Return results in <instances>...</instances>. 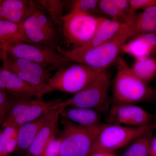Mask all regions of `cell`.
I'll list each match as a JSON object with an SVG mask.
<instances>
[{"mask_svg":"<svg viewBox=\"0 0 156 156\" xmlns=\"http://www.w3.org/2000/svg\"><path fill=\"white\" fill-rule=\"evenodd\" d=\"M133 20L125 24L114 37L97 47L80 52H75L71 49L66 50L61 47H57L56 50L70 62L106 70L116 64L120 57L122 47L132 37Z\"/></svg>","mask_w":156,"mask_h":156,"instance_id":"1","label":"cell"},{"mask_svg":"<svg viewBox=\"0 0 156 156\" xmlns=\"http://www.w3.org/2000/svg\"><path fill=\"white\" fill-rule=\"evenodd\" d=\"M117 71L113 84V104H132L152 99L153 90L131 71L124 59L117 61Z\"/></svg>","mask_w":156,"mask_h":156,"instance_id":"2","label":"cell"},{"mask_svg":"<svg viewBox=\"0 0 156 156\" xmlns=\"http://www.w3.org/2000/svg\"><path fill=\"white\" fill-rule=\"evenodd\" d=\"M63 129L59 156H89L103 123L98 126H80L62 118Z\"/></svg>","mask_w":156,"mask_h":156,"instance_id":"3","label":"cell"},{"mask_svg":"<svg viewBox=\"0 0 156 156\" xmlns=\"http://www.w3.org/2000/svg\"><path fill=\"white\" fill-rule=\"evenodd\" d=\"M105 70L77 63L57 71L51 77L49 85L54 90L76 94L95 81Z\"/></svg>","mask_w":156,"mask_h":156,"instance_id":"4","label":"cell"},{"mask_svg":"<svg viewBox=\"0 0 156 156\" xmlns=\"http://www.w3.org/2000/svg\"><path fill=\"white\" fill-rule=\"evenodd\" d=\"M110 75L105 70L99 76L71 98L62 102L65 108H82L92 109L99 112L108 111V92Z\"/></svg>","mask_w":156,"mask_h":156,"instance_id":"5","label":"cell"},{"mask_svg":"<svg viewBox=\"0 0 156 156\" xmlns=\"http://www.w3.org/2000/svg\"><path fill=\"white\" fill-rule=\"evenodd\" d=\"M104 17L70 11L62 18L61 28L65 41L76 49L87 44L94 36Z\"/></svg>","mask_w":156,"mask_h":156,"instance_id":"6","label":"cell"},{"mask_svg":"<svg viewBox=\"0 0 156 156\" xmlns=\"http://www.w3.org/2000/svg\"><path fill=\"white\" fill-rule=\"evenodd\" d=\"M155 128V124L151 123L140 127L104 124L95 138L89 154L97 150L115 151Z\"/></svg>","mask_w":156,"mask_h":156,"instance_id":"7","label":"cell"},{"mask_svg":"<svg viewBox=\"0 0 156 156\" xmlns=\"http://www.w3.org/2000/svg\"><path fill=\"white\" fill-rule=\"evenodd\" d=\"M3 48L14 57L34 62L49 69L50 67L51 70L58 71L71 62L62 56L56 48L51 46L19 43L3 45Z\"/></svg>","mask_w":156,"mask_h":156,"instance_id":"8","label":"cell"},{"mask_svg":"<svg viewBox=\"0 0 156 156\" xmlns=\"http://www.w3.org/2000/svg\"><path fill=\"white\" fill-rule=\"evenodd\" d=\"M154 115L132 104H113L109 109L107 121L109 124L140 127L151 124Z\"/></svg>","mask_w":156,"mask_h":156,"instance_id":"9","label":"cell"},{"mask_svg":"<svg viewBox=\"0 0 156 156\" xmlns=\"http://www.w3.org/2000/svg\"><path fill=\"white\" fill-rule=\"evenodd\" d=\"M63 108L62 104L61 106L53 111L27 151L26 156H40L48 144L56 138L59 130L60 112Z\"/></svg>","mask_w":156,"mask_h":156,"instance_id":"10","label":"cell"},{"mask_svg":"<svg viewBox=\"0 0 156 156\" xmlns=\"http://www.w3.org/2000/svg\"><path fill=\"white\" fill-rule=\"evenodd\" d=\"M0 89L9 96L20 98L43 96L33 87L14 73L2 67L0 69Z\"/></svg>","mask_w":156,"mask_h":156,"instance_id":"11","label":"cell"},{"mask_svg":"<svg viewBox=\"0 0 156 156\" xmlns=\"http://www.w3.org/2000/svg\"><path fill=\"white\" fill-rule=\"evenodd\" d=\"M130 39L122 47V52L135 60L156 58V32L138 35Z\"/></svg>","mask_w":156,"mask_h":156,"instance_id":"12","label":"cell"},{"mask_svg":"<svg viewBox=\"0 0 156 156\" xmlns=\"http://www.w3.org/2000/svg\"><path fill=\"white\" fill-rule=\"evenodd\" d=\"M36 5V2L32 1L0 0V20L23 24Z\"/></svg>","mask_w":156,"mask_h":156,"instance_id":"13","label":"cell"},{"mask_svg":"<svg viewBox=\"0 0 156 156\" xmlns=\"http://www.w3.org/2000/svg\"><path fill=\"white\" fill-rule=\"evenodd\" d=\"M53 111L45 114L34 121L26 123L19 127L17 135V147L15 151L26 153L27 151L32 143L39 131L50 118Z\"/></svg>","mask_w":156,"mask_h":156,"instance_id":"14","label":"cell"},{"mask_svg":"<svg viewBox=\"0 0 156 156\" xmlns=\"http://www.w3.org/2000/svg\"><path fill=\"white\" fill-rule=\"evenodd\" d=\"M125 24L104 17L92 39L83 46L71 50L80 52L99 46L114 37Z\"/></svg>","mask_w":156,"mask_h":156,"instance_id":"15","label":"cell"},{"mask_svg":"<svg viewBox=\"0 0 156 156\" xmlns=\"http://www.w3.org/2000/svg\"><path fill=\"white\" fill-rule=\"evenodd\" d=\"M63 101L61 99H53L48 101L39 99L36 103L16 118L9 126L19 128L23 124L37 119L45 114L58 108Z\"/></svg>","mask_w":156,"mask_h":156,"instance_id":"16","label":"cell"},{"mask_svg":"<svg viewBox=\"0 0 156 156\" xmlns=\"http://www.w3.org/2000/svg\"><path fill=\"white\" fill-rule=\"evenodd\" d=\"M60 116L80 126L91 127L98 126L101 122L100 112L92 109L67 107L60 112Z\"/></svg>","mask_w":156,"mask_h":156,"instance_id":"17","label":"cell"},{"mask_svg":"<svg viewBox=\"0 0 156 156\" xmlns=\"http://www.w3.org/2000/svg\"><path fill=\"white\" fill-rule=\"evenodd\" d=\"M2 61L3 65L11 66L20 70L36 75L48 84L52 77L48 68L34 62L14 57L5 50Z\"/></svg>","mask_w":156,"mask_h":156,"instance_id":"18","label":"cell"},{"mask_svg":"<svg viewBox=\"0 0 156 156\" xmlns=\"http://www.w3.org/2000/svg\"><path fill=\"white\" fill-rule=\"evenodd\" d=\"M132 37L142 34L156 32V5L136 13L132 22Z\"/></svg>","mask_w":156,"mask_h":156,"instance_id":"19","label":"cell"},{"mask_svg":"<svg viewBox=\"0 0 156 156\" xmlns=\"http://www.w3.org/2000/svg\"><path fill=\"white\" fill-rule=\"evenodd\" d=\"M19 43L31 44L26 36L23 24L0 20V44L8 45Z\"/></svg>","mask_w":156,"mask_h":156,"instance_id":"20","label":"cell"},{"mask_svg":"<svg viewBox=\"0 0 156 156\" xmlns=\"http://www.w3.org/2000/svg\"><path fill=\"white\" fill-rule=\"evenodd\" d=\"M25 32L27 37L31 44L50 46L56 48L60 47L59 33H53L35 28L25 30Z\"/></svg>","mask_w":156,"mask_h":156,"instance_id":"21","label":"cell"},{"mask_svg":"<svg viewBox=\"0 0 156 156\" xmlns=\"http://www.w3.org/2000/svg\"><path fill=\"white\" fill-rule=\"evenodd\" d=\"M2 67L17 75L21 80L37 90L42 96L55 91L50 87L49 84L38 76L20 70L11 66L3 65Z\"/></svg>","mask_w":156,"mask_h":156,"instance_id":"22","label":"cell"},{"mask_svg":"<svg viewBox=\"0 0 156 156\" xmlns=\"http://www.w3.org/2000/svg\"><path fill=\"white\" fill-rule=\"evenodd\" d=\"M154 129L146 132L131 142L122 156H151V144Z\"/></svg>","mask_w":156,"mask_h":156,"instance_id":"23","label":"cell"},{"mask_svg":"<svg viewBox=\"0 0 156 156\" xmlns=\"http://www.w3.org/2000/svg\"><path fill=\"white\" fill-rule=\"evenodd\" d=\"M131 71L140 80L148 84L156 76V58H149L143 60H135Z\"/></svg>","mask_w":156,"mask_h":156,"instance_id":"24","label":"cell"},{"mask_svg":"<svg viewBox=\"0 0 156 156\" xmlns=\"http://www.w3.org/2000/svg\"><path fill=\"white\" fill-rule=\"evenodd\" d=\"M11 104L5 120L2 126V128L9 126L16 118L25 112L39 100V99H34L31 98H20L11 96Z\"/></svg>","mask_w":156,"mask_h":156,"instance_id":"25","label":"cell"},{"mask_svg":"<svg viewBox=\"0 0 156 156\" xmlns=\"http://www.w3.org/2000/svg\"><path fill=\"white\" fill-rule=\"evenodd\" d=\"M37 2L48 12L49 17L55 26L61 27L62 18L64 15L63 8L66 2L59 0H40Z\"/></svg>","mask_w":156,"mask_h":156,"instance_id":"26","label":"cell"},{"mask_svg":"<svg viewBox=\"0 0 156 156\" xmlns=\"http://www.w3.org/2000/svg\"><path fill=\"white\" fill-rule=\"evenodd\" d=\"M70 11L81 14L99 16L102 14L98 0H74L72 1Z\"/></svg>","mask_w":156,"mask_h":156,"instance_id":"27","label":"cell"},{"mask_svg":"<svg viewBox=\"0 0 156 156\" xmlns=\"http://www.w3.org/2000/svg\"><path fill=\"white\" fill-rule=\"evenodd\" d=\"M18 129L15 126H9L3 128L2 130L1 142L3 151L8 155L16 150Z\"/></svg>","mask_w":156,"mask_h":156,"instance_id":"28","label":"cell"},{"mask_svg":"<svg viewBox=\"0 0 156 156\" xmlns=\"http://www.w3.org/2000/svg\"><path fill=\"white\" fill-rule=\"evenodd\" d=\"M99 7L102 14L107 15L111 20L122 24H126L131 21L123 15L113 0L99 1Z\"/></svg>","mask_w":156,"mask_h":156,"instance_id":"29","label":"cell"},{"mask_svg":"<svg viewBox=\"0 0 156 156\" xmlns=\"http://www.w3.org/2000/svg\"><path fill=\"white\" fill-rule=\"evenodd\" d=\"M11 97L0 89V126H3L11 103Z\"/></svg>","mask_w":156,"mask_h":156,"instance_id":"30","label":"cell"},{"mask_svg":"<svg viewBox=\"0 0 156 156\" xmlns=\"http://www.w3.org/2000/svg\"><path fill=\"white\" fill-rule=\"evenodd\" d=\"M113 1L123 15L130 21L133 20L136 13V12L133 11L131 9L130 0Z\"/></svg>","mask_w":156,"mask_h":156,"instance_id":"31","label":"cell"},{"mask_svg":"<svg viewBox=\"0 0 156 156\" xmlns=\"http://www.w3.org/2000/svg\"><path fill=\"white\" fill-rule=\"evenodd\" d=\"M60 145V137H56L48 144L40 156H59Z\"/></svg>","mask_w":156,"mask_h":156,"instance_id":"32","label":"cell"},{"mask_svg":"<svg viewBox=\"0 0 156 156\" xmlns=\"http://www.w3.org/2000/svg\"><path fill=\"white\" fill-rule=\"evenodd\" d=\"M131 9L136 12L137 10H144L147 8L156 5V0H130Z\"/></svg>","mask_w":156,"mask_h":156,"instance_id":"33","label":"cell"},{"mask_svg":"<svg viewBox=\"0 0 156 156\" xmlns=\"http://www.w3.org/2000/svg\"><path fill=\"white\" fill-rule=\"evenodd\" d=\"M89 156H117V155L115 151L97 150L90 153Z\"/></svg>","mask_w":156,"mask_h":156,"instance_id":"34","label":"cell"},{"mask_svg":"<svg viewBox=\"0 0 156 156\" xmlns=\"http://www.w3.org/2000/svg\"><path fill=\"white\" fill-rule=\"evenodd\" d=\"M151 156H156V136H154L151 142Z\"/></svg>","mask_w":156,"mask_h":156,"instance_id":"35","label":"cell"},{"mask_svg":"<svg viewBox=\"0 0 156 156\" xmlns=\"http://www.w3.org/2000/svg\"><path fill=\"white\" fill-rule=\"evenodd\" d=\"M2 130L0 129V156H8V155L6 154L3 151L2 145V142H1V135H2Z\"/></svg>","mask_w":156,"mask_h":156,"instance_id":"36","label":"cell"},{"mask_svg":"<svg viewBox=\"0 0 156 156\" xmlns=\"http://www.w3.org/2000/svg\"><path fill=\"white\" fill-rule=\"evenodd\" d=\"M4 50L3 48V44H0V61L2 60L3 55H4Z\"/></svg>","mask_w":156,"mask_h":156,"instance_id":"37","label":"cell"},{"mask_svg":"<svg viewBox=\"0 0 156 156\" xmlns=\"http://www.w3.org/2000/svg\"><path fill=\"white\" fill-rule=\"evenodd\" d=\"M155 128H156V122L155 123Z\"/></svg>","mask_w":156,"mask_h":156,"instance_id":"38","label":"cell"}]
</instances>
